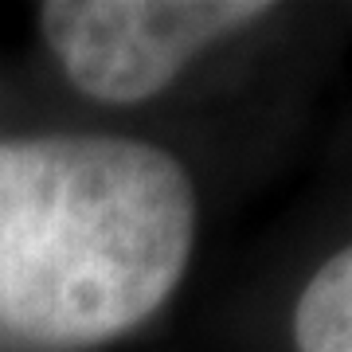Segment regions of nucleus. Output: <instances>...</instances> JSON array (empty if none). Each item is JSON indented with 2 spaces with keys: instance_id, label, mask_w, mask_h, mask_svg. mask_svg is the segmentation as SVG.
Returning <instances> with one entry per match:
<instances>
[{
  "instance_id": "1",
  "label": "nucleus",
  "mask_w": 352,
  "mask_h": 352,
  "mask_svg": "<svg viewBox=\"0 0 352 352\" xmlns=\"http://www.w3.org/2000/svg\"><path fill=\"white\" fill-rule=\"evenodd\" d=\"M192 235V180L149 141H8L0 145V329L59 349L122 337L184 278Z\"/></svg>"
},
{
  "instance_id": "2",
  "label": "nucleus",
  "mask_w": 352,
  "mask_h": 352,
  "mask_svg": "<svg viewBox=\"0 0 352 352\" xmlns=\"http://www.w3.org/2000/svg\"><path fill=\"white\" fill-rule=\"evenodd\" d=\"M270 16L266 0H51L39 24L67 78L98 102L161 94L215 39Z\"/></svg>"
},
{
  "instance_id": "3",
  "label": "nucleus",
  "mask_w": 352,
  "mask_h": 352,
  "mask_svg": "<svg viewBox=\"0 0 352 352\" xmlns=\"http://www.w3.org/2000/svg\"><path fill=\"white\" fill-rule=\"evenodd\" d=\"M349 309H352V254L349 247H340L309 278V286L298 298V314H294L298 352H352Z\"/></svg>"
}]
</instances>
